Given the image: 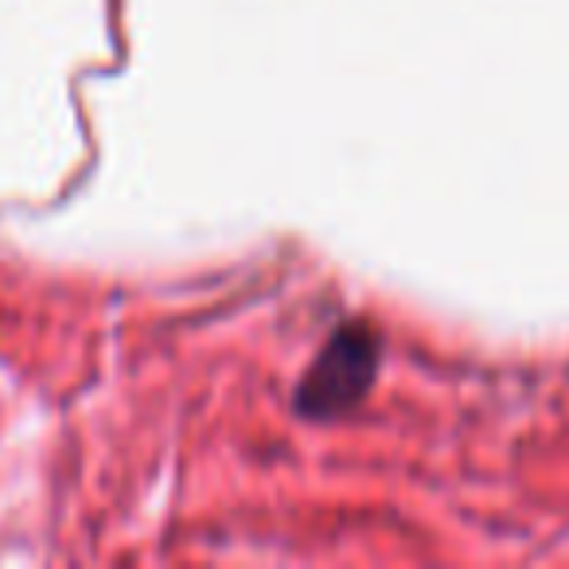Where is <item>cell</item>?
I'll return each mask as SVG.
<instances>
[{"mask_svg":"<svg viewBox=\"0 0 569 569\" xmlns=\"http://www.w3.org/2000/svg\"><path fill=\"white\" fill-rule=\"evenodd\" d=\"M375 371H379V336L363 325L340 328L305 375L297 390V410L305 418H332L367 395Z\"/></svg>","mask_w":569,"mask_h":569,"instance_id":"1","label":"cell"}]
</instances>
